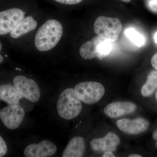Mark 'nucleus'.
<instances>
[{"mask_svg": "<svg viewBox=\"0 0 157 157\" xmlns=\"http://www.w3.org/2000/svg\"><path fill=\"white\" fill-rule=\"evenodd\" d=\"M63 34L61 23L56 20H48L37 31L35 39L36 48L40 52L52 49L59 42Z\"/></svg>", "mask_w": 157, "mask_h": 157, "instance_id": "nucleus-1", "label": "nucleus"}, {"mask_svg": "<svg viewBox=\"0 0 157 157\" xmlns=\"http://www.w3.org/2000/svg\"><path fill=\"white\" fill-rule=\"evenodd\" d=\"M56 108L60 117L65 120H71L80 114L82 104L75 90L70 88L66 89L60 94Z\"/></svg>", "mask_w": 157, "mask_h": 157, "instance_id": "nucleus-2", "label": "nucleus"}, {"mask_svg": "<svg viewBox=\"0 0 157 157\" xmlns=\"http://www.w3.org/2000/svg\"><path fill=\"white\" fill-rule=\"evenodd\" d=\"M112 49L111 41L98 36L82 44L79 49V53L84 59L98 58L102 60L109 55Z\"/></svg>", "mask_w": 157, "mask_h": 157, "instance_id": "nucleus-3", "label": "nucleus"}, {"mask_svg": "<svg viewBox=\"0 0 157 157\" xmlns=\"http://www.w3.org/2000/svg\"><path fill=\"white\" fill-rule=\"evenodd\" d=\"M94 28L97 36L113 42L118 39L122 25L118 18L102 16L96 19Z\"/></svg>", "mask_w": 157, "mask_h": 157, "instance_id": "nucleus-4", "label": "nucleus"}, {"mask_svg": "<svg viewBox=\"0 0 157 157\" xmlns=\"http://www.w3.org/2000/svg\"><path fill=\"white\" fill-rule=\"evenodd\" d=\"M74 90L79 100L87 104H94L100 101L105 91L103 85L92 81L78 83Z\"/></svg>", "mask_w": 157, "mask_h": 157, "instance_id": "nucleus-5", "label": "nucleus"}, {"mask_svg": "<svg viewBox=\"0 0 157 157\" xmlns=\"http://www.w3.org/2000/svg\"><path fill=\"white\" fill-rule=\"evenodd\" d=\"M25 116L24 109L19 104L8 105L0 110V120L9 130L19 128Z\"/></svg>", "mask_w": 157, "mask_h": 157, "instance_id": "nucleus-6", "label": "nucleus"}, {"mask_svg": "<svg viewBox=\"0 0 157 157\" xmlns=\"http://www.w3.org/2000/svg\"><path fill=\"white\" fill-rule=\"evenodd\" d=\"M14 86L23 98L33 103L40 99L41 93L38 85L33 79L19 75L13 79Z\"/></svg>", "mask_w": 157, "mask_h": 157, "instance_id": "nucleus-7", "label": "nucleus"}, {"mask_svg": "<svg viewBox=\"0 0 157 157\" xmlns=\"http://www.w3.org/2000/svg\"><path fill=\"white\" fill-rule=\"evenodd\" d=\"M25 12L18 8H12L0 12V35L11 31L24 18Z\"/></svg>", "mask_w": 157, "mask_h": 157, "instance_id": "nucleus-8", "label": "nucleus"}, {"mask_svg": "<svg viewBox=\"0 0 157 157\" xmlns=\"http://www.w3.org/2000/svg\"><path fill=\"white\" fill-rule=\"evenodd\" d=\"M56 145L48 140H42L38 144H32L26 147L24 155L26 157H48L56 153Z\"/></svg>", "mask_w": 157, "mask_h": 157, "instance_id": "nucleus-9", "label": "nucleus"}, {"mask_svg": "<svg viewBox=\"0 0 157 157\" xmlns=\"http://www.w3.org/2000/svg\"><path fill=\"white\" fill-rule=\"evenodd\" d=\"M117 125L121 131L130 135H137L145 132L148 128V121L142 117L131 120L127 118L119 120Z\"/></svg>", "mask_w": 157, "mask_h": 157, "instance_id": "nucleus-10", "label": "nucleus"}, {"mask_svg": "<svg viewBox=\"0 0 157 157\" xmlns=\"http://www.w3.org/2000/svg\"><path fill=\"white\" fill-rule=\"evenodd\" d=\"M120 141L119 137L116 134L109 132L104 137L93 139L90 142V146L94 151H113Z\"/></svg>", "mask_w": 157, "mask_h": 157, "instance_id": "nucleus-11", "label": "nucleus"}, {"mask_svg": "<svg viewBox=\"0 0 157 157\" xmlns=\"http://www.w3.org/2000/svg\"><path fill=\"white\" fill-rule=\"evenodd\" d=\"M137 109L134 103L127 101H118L110 103L104 108V112L108 117L116 118L131 114Z\"/></svg>", "mask_w": 157, "mask_h": 157, "instance_id": "nucleus-12", "label": "nucleus"}, {"mask_svg": "<svg viewBox=\"0 0 157 157\" xmlns=\"http://www.w3.org/2000/svg\"><path fill=\"white\" fill-rule=\"evenodd\" d=\"M85 150V142L82 137L77 136L73 137L63 152V157L83 156Z\"/></svg>", "mask_w": 157, "mask_h": 157, "instance_id": "nucleus-13", "label": "nucleus"}, {"mask_svg": "<svg viewBox=\"0 0 157 157\" xmlns=\"http://www.w3.org/2000/svg\"><path fill=\"white\" fill-rule=\"evenodd\" d=\"M1 86L0 100L8 105L19 104L20 101L23 97L18 92L14 86L3 84Z\"/></svg>", "mask_w": 157, "mask_h": 157, "instance_id": "nucleus-14", "label": "nucleus"}, {"mask_svg": "<svg viewBox=\"0 0 157 157\" xmlns=\"http://www.w3.org/2000/svg\"><path fill=\"white\" fill-rule=\"evenodd\" d=\"M37 26V21L32 16L24 18L16 27L10 33V36L13 39H18L21 36L28 33Z\"/></svg>", "mask_w": 157, "mask_h": 157, "instance_id": "nucleus-15", "label": "nucleus"}, {"mask_svg": "<svg viewBox=\"0 0 157 157\" xmlns=\"http://www.w3.org/2000/svg\"><path fill=\"white\" fill-rule=\"evenodd\" d=\"M157 88V71H152L147 76L146 83L141 90V94L144 97L151 96Z\"/></svg>", "mask_w": 157, "mask_h": 157, "instance_id": "nucleus-16", "label": "nucleus"}, {"mask_svg": "<svg viewBox=\"0 0 157 157\" xmlns=\"http://www.w3.org/2000/svg\"><path fill=\"white\" fill-rule=\"evenodd\" d=\"M125 35L128 39L137 47H142L145 43L143 35L133 28H129L125 30Z\"/></svg>", "mask_w": 157, "mask_h": 157, "instance_id": "nucleus-17", "label": "nucleus"}, {"mask_svg": "<svg viewBox=\"0 0 157 157\" xmlns=\"http://www.w3.org/2000/svg\"><path fill=\"white\" fill-rule=\"evenodd\" d=\"M8 148L6 141L0 135V157L5 156L7 154Z\"/></svg>", "mask_w": 157, "mask_h": 157, "instance_id": "nucleus-18", "label": "nucleus"}, {"mask_svg": "<svg viewBox=\"0 0 157 157\" xmlns=\"http://www.w3.org/2000/svg\"><path fill=\"white\" fill-rule=\"evenodd\" d=\"M147 4L151 11L157 13V0H147Z\"/></svg>", "mask_w": 157, "mask_h": 157, "instance_id": "nucleus-19", "label": "nucleus"}, {"mask_svg": "<svg viewBox=\"0 0 157 157\" xmlns=\"http://www.w3.org/2000/svg\"><path fill=\"white\" fill-rule=\"evenodd\" d=\"M54 1L64 5H73L78 4L81 2L82 0H54Z\"/></svg>", "mask_w": 157, "mask_h": 157, "instance_id": "nucleus-20", "label": "nucleus"}, {"mask_svg": "<svg viewBox=\"0 0 157 157\" xmlns=\"http://www.w3.org/2000/svg\"><path fill=\"white\" fill-rule=\"evenodd\" d=\"M151 64L153 67L157 71V53L154 55L151 59Z\"/></svg>", "mask_w": 157, "mask_h": 157, "instance_id": "nucleus-21", "label": "nucleus"}, {"mask_svg": "<svg viewBox=\"0 0 157 157\" xmlns=\"http://www.w3.org/2000/svg\"><path fill=\"white\" fill-rule=\"evenodd\" d=\"M102 157H115V155L113 154V153L112 152V151H105V152L104 153V154H103Z\"/></svg>", "mask_w": 157, "mask_h": 157, "instance_id": "nucleus-22", "label": "nucleus"}, {"mask_svg": "<svg viewBox=\"0 0 157 157\" xmlns=\"http://www.w3.org/2000/svg\"><path fill=\"white\" fill-rule=\"evenodd\" d=\"M2 45L1 42H0V52L2 50ZM4 57H3L0 54V64H1L2 63L3 61H4Z\"/></svg>", "mask_w": 157, "mask_h": 157, "instance_id": "nucleus-23", "label": "nucleus"}, {"mask_svg": "<svg viewBox=\"0 0 157 157\" xmlns=\"http://www.w3.org/2000/svg\"><path fill=\"white\" fill-rule=\"evenodd\" d=\"M153 138L155 140H157L156 146L157 147V129L154 132L153 134Z\"/></svg>", "mask_w": 157, "mask_h": 157, "instance_id": "nucleus-24", "label": "nucleus"}, {"mask_svg": "<svg viewBox=\"0 0 157 157\" xmlns=\"http://www.w3.org/2000/svg\"><path fill=\"white\" fill-rule=\"evenodd\" d=\"M129 157H141V156L137 154H133L129 155Z\"/></svg>", "mask_w": 157, "mask_h": 157, "instance_id": "nucleus-25", "label": "nucleus"}, {"mask_svg": "<svg viewBox=\"0 0 157 157\" xmlns=\"http://www.w3.org/2000/svg\"><path fill=\"white\" fill-rule=\"evenodd\" d=\"M154 39L155 42L157 44V32H156L154 34Z\"/></svg>", "mask_w": 157, "mask_h": 157, "instance_id": "nucleus-26", "label": "nucleus"}, {"mask_svg": "<svg viewBox=\"0 0 157 157\" xmlns=\"http://www.w3.org/2000/svg\"><path fill=\"white\" fill-rule=\"evenodd\" d=\"M121 1H123V2H129L131 0H121Z\"/></svg>", "mask_w": 157, "mask_h": 157, "instance_id": "nucleus-27", "label": "nucleus"}, {"mask_svg": "<svg viewBox=\"0 0 157 157\" xmlns=\"http://www.w3.org/2000/svg\"><path fill=\"white\" fill-rule=\"evenodd\" d=\"M155 98H156V100L157 101V91L156 93Z\"/></svg>", "mask_w": 157, "mask_h": 157, "instance_id": "nucleus-28", "label": "nucleus"}, {"mask_svg": "<svg viewBox=\"0 0 157 157\" xmlns=\"http://www.w3.org/2000/svg\"><path fill=\"white\" fill-rule=\"evenodd\" d=\"M0 92H1V86H0Z\"/></svg>", "mask_w": 157, "mask_h": 157, "instance_id": "nucleus-29", "label": "nucleus"}]
</instances>
